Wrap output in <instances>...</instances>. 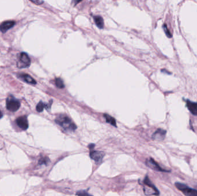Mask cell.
Listing matches in <instances>:
<instances>
[{
  "mask_svg": "<svg viewBox=\"0 0 197 196\" xmlns=\"http://www.w3.org/2000/svg\"><path fill=\"white\" fill-rule=\"evenodd\" d=\"M56 122L66 131L73 132L75 131L77 128L76 124L73 121L65 115H60L58 116L56 118Z\"/></svg>",
  "mask_w": 197,
  "mask_h": 196,
  "instance_id": "cell-1",
  "label": "cell"
},
{
  "mask_svg": "<svg viewBox=\"0 0 197 196\" xmlns=\"http://www.w3.org/2000/svg\"><path fill=\"white\" fill-rule=\"evenodd\" d=\"M144 184L145 186L144 187V193L147 195H159V191L157 190L156 186H155L148 176H146L144 181Z\"/></svg>",
  "mask_w": 197,
  "mask_h": 196,
  "instance_id": "cell-2",
  "label": "cell"
},
{
  "mask_svg": "<svg viewBox=\"0 0 197 196\" xmlns=\"http://www.w3.org/2000/svg\"><path fill=\"white\" fill-rule=\"evenodd\" d=\"M175 185L177 189L182 191L186 196H197V190L190 188V187L180 182L175 183Z\"/></svg>",
  "mask_w": 197,
  "mask_h": 196,
  "instance_id": "cell-3",
  "label": "cell"
},
{
  "mask_svg": "<svg viewBox=\"0 0 197 196\" xmlns=\"http://www.w3.org/2000/svg\"><path fill=\"white\" fill-rule=\"evenodd\" d=\"M20 106V102L12 96L9 97L6 100V108L9 111L16 112Z\"/></svg>",
  "mask_w": 197,
  "mask_h": 196,
  "instance_id": "cell-4",
  "label": "cell"
},
{
  "mask_svg": "<svg viewBox=\"0 0 197 196\" xmlns=\"http://www.w3.org/2000/svg\"><path fill=\"white\" fill-rule=\"evenodd\" d=\"M31 65L30 57L25 52H21L20 56V60L17 63V67L19 68H26Z\"/></svg>",
  "mask_w": 197,
  "mask_h": 196,
  "instance_id": "cell-5",
  "label": "cell"
},
{
  "mask_svg": "<svg viewBox=\"0 0 197 196\" xmlns=\"http://www.w3.org/2000/svg\"><path fill=\"white\" fill-rule=\"evenodd\" d=\"M146 165L148 167H150L153 170H156V171H164V172H169L170 171L163 169L160 166H159V165L156 162L154 161V159L152 158L147 159L146 161Z\"/></svg>",
  "mask_w": 197,
  "mask_h": 196,
  "instance_id": "cell-6",
  "label": "cell"
},
{
  "mask_svg": "<svg viewBox=\"0 0 197 196\" xmlns=\"http://www.w3.org/2000/svg\"><path fill=\"white\" fill-rule=\"evenodd\" d=\"M167 134V131L162 129H158L152 135V138L153 140L156 141H163Z\"/></svg>",
  "mask_w": 197,
  "mask_h": 196,
  "instance_id": "cell-7",
  "label": "cell"
},
{
  "mask_svg": "<svg viewBox=\"0 0 197 196\" xmlns=\"http://www.w3.org/2000/svg\"><path fill=\"white\" fill-rule=\"evenodd\" d=\"M16 123L17 125L23 130H26L28 128V123L26 116L19 117L16 119Z\"/></svg>",
  "mask_w": 197,
  "mask_h": 196,
  "instance_id": "cell-8",
  "label": "cell"
},
{
  "mask_svg": "<svg viewBox=\"0 0 197 196\" xmlns=\"http://www.w3.org/2000/svg\"><path fill=\"white\" fill-rule=\"evenodd\" d=\"M90 156L96 162H100L104 156V153L103 151H91Z\"/></svg>",
  "mask_w": 197,
  "mask_h": 196,
  "instance_id": "cell-9",
  "label": "cell"
},
{
  "mask_svg": "<svg viewBox=\"0 0 197 196\" xmlns=\"http://www.w3.org/2000/svg\"><path fill=\"white\" fill-rule=\"evenodd\" d=\"M15 24L13 21H6L3 22L0 25V30L2 33H5L7 30H10Z\"/></svg>",
  "mask_w": 197,
  "mask_h": 196,
  "instance_id": "cell-10",
  "label": "cell"
},
{
  "mask_svg": "<svg viewBox=\"0 0 197 196\" xmlns=\"http://www.w3.org/2000/svg\"><path fill=\"white\" fill-rule=\"evenodd\" d=\"M186 105L188 109L193 115L197 116V103L187 100L186 101Z\"/></svg>",
  "mask_w": 197,
  "mask_h": 196,
  "instance_id": "cell-11",
  "label": "cell"
},
{
  "mask_svg": "<svg viewBox=\"0 0 197 196\" xmlns=\"http://www.w3.org/2000/svg\"><path fill=\"white\" fill-rule=\"evenodd\" d=\"M52 101H51L49 104H45L44 102H43L42 101H40L38 105L36 106V111H38V112H42V111H43V109L46 108V109H50L51 106V104H52Z\"/></svg>",
  "mask_w": 197,
  "mask_h": 196,
  "instance_id": "cell-12",
  "label": "cell"
},
{
  "mask_svg": "<svg viewBox=\"0 0 197 196\" xmlns=\"http://www.w3.org/2000/svg\"><path fill=\"white\" fill-rule=\"evenodd\" d=\"M20 77L23 80H24L25 82L31 84V85H35L36 84V80L30 75L28 74H21Z\"/></svg>",
  "mask_w": 197,
  "mask_h": 196,
  "instance_id": "cell-13",
  "label": "cell"
},
{
  "mask_svg": "<svg viewBox=\"0 0 197 196\" xmlns=\"http://www.w3.org/2000/svg\"><path fill=\"white\" fill-rule=\"evenodd\" d=\"M93 19H94L96 26L99 28L103 29L104 28V20L101 16H94Z\"/></svg>",
  "mask_w": 197,
  "mask_h": 196,
  "instance_id": "cell-14",
  "label": "cell"
},
{
  "mask_svg": "<svg viewBox=\"0 0 197 196\" xmlns=\"http://www.w3.org/2000/svg\"><path fill=\"white\" fill-rule=\"evenodd\" d=\"M104 117H105V119L106 120V121L108 123L110 124L112 126L116 127V121H115V119L114 117H111V116H110V115H108L107 114H104Z\"/></svg>",
  "mask_w": 197,
  "mask_h": 196,
  "instance_id": "cell-15",
  "label": "cell"
},
{
  "mask_svg": "<svg viewBox=\"0 0 197 196\" xmlns=\"http://www.w3.org/2000/svg\"><path fill=\"white\" fill-rule=\"evenodd\" d=\"M55 83H56V85L57 86V87H58V88L62 89L65 87L64 81L60 78H56V80H55Z\"/></svg>",
  "mask_w": 197,
  "mask_h": 196,
  "instance_id": "cell-16",
  "label": "cell"
},
{
  "mask_svg": "<svg viewBox=\"0 0 197 196\" xmlns=\"http://www.w3.org/2000/svg\"><path fill=\"white\" fill-rule=\"evenodd\" d=\"M163 28H164V32H165L167 37H169V38H171L172 36V34H171L170 31L168 30V29L167 28V25L166 24L163 25Z\"/></svg>",
  "mask_w": 197,
  "mask_h": 196,
  "instance_id": "cell-17",
  "label": "cell"
},
{
  "mask_svg": "<svg viewBox=\"0 0 197 196\" xmlns=\"http://www.w3.org/2000/svg\"><path fill=\"white\" fill-rule=\"evenodd\" d=\"M49 162V159L47 158H43L41 159L39 161V165H47Z\"/></svg>",
  "mask_w": 197,
  "mask_h": 196,
  "instance_id": "cell-18",
  "label": "cell"
},
{
  "mask_svg": "<svg viewBox=\"0 0 197 196\" xmlns=\"http://www.w3.org/2000/svg\"><path fill=\"white\" fill-rule=\"evenodd\" d=\"M36 5H39L43 3V0H30Z\"/></svg>",
  "mask_w": 197,
  "mask_h": 196,
  "instance_id": "cell-19",
  "label": "cell"
},
{
  "mask_svg": "<svg viewBox=\"0 0 197 196\" xmlns=\"http://www.w3.org/2000/svg\"><path fill=\"white\" fill-rule=\"evenodd\" d=\"M77 195H79V196H89V194L88 193H87L86 191H80L77 193Z\"/></svg>",
  "mask_w": 197,
  "mask_h": 196,
  "instance_id": "cell-20",
  "label": "cell"
},
{
  "mask_svg": "<svg viewBox=\"0 0 197 196\" xmlns=\"http://www.w3.org/2000/svg\"><path fill=\"white\" fill-rule=\"evenodd\" d=\"M74 3H75V5H76L77 4H78L79 2H80L81 1H82V0H73Z\"/></svg>",
  "mask_w": 197,
  "mask_h": 196,
  "instance_id": "cell-21",
  "label": "cell"
},
{
  "mask_svg": "<svg viewBox=\"0 0 197 196\" xmlns=\"http://www.w3.org/2000/svg\"><path fill=\"white\" fill-rule=\"evenodd\" d=\"M95 144H89V146H88V147L90 148V149H92L93 148H94L95 147Z\"/></svg>",
  "mask_w": 197,
  "mask_h": 196,
  "instance_id": "cell-22",
  "label": "cell"
},
{
  "mask_svg": "<svg viewBox=\"0 0 197 196\" xmlns=\"http://www.w3.org/2000/svg\"><path fill=\"white\" fill-rule=\"evenodd\" d=\"M162 73H167V74H171V73H170V72H168V71H167V70H162Z\"/></svg>",
  "mask_w": 197,
  "mask_h": 196,
  "instance_id": "cell-23",
  "label": "cell"
},
{
  "mask_svg": "<svg viewBox=\"0 0 197 196\" xmlns=\"http://www.w3.org/2000/svg\"><path fill=\"white\" fill-rule=\"evenodd\" d=\"M3 117V114H2V112L1 111H0V119L2 118Z\"/></svg>",
  "mask_w": 197,
  "mask_h": 196,
  "instance_id": "cell-24",
  "label": "cell"
}]
</instances>
